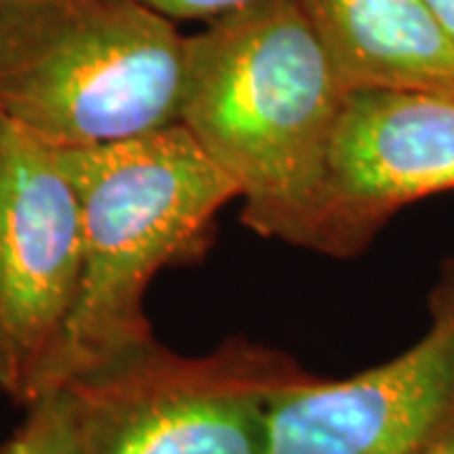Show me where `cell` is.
I'll return each instance as SVG.
<instances>
[{
    "label": "cell",
    "instance_id": "5b68a950",
    "mask_svg": "<svg viewBox=\"0 0 454 454\" xmlns=\"http://www.w3.org/2000/svg\"><path fill=\"white\" fill-rule=\"evenodd\" d=\"M83 215L56 146L0 121V394L31 406L79 301Z\"/></svg>",
    "mask_w": 454,
    "mask_h": 454
},
{
    "label": "cell",
    "instance_id": "3957f363",
    "mask_svg": "<svg viewBox=\"0 0 454 454\" xmlns=\"http://www.w3.org/2000/svg\"><path fill=\"white\" fill-rule=\"evenodd\" d=\"M184 38L131 0H0V121L59 149L172 127Z\"/></svg>",
    "mask_w": 454,
    "mask_h": 454
},
{
    "label": "cell",
    "instance_id": "8992f818",
    "mask_svg": "<svg viewBox=\"0 0 454 454\" xmlns=\"http://www.w3.org/2000/svg\"><path fill=\"white\" fill-rule=\"evenodd\" d=\"M454 424V268L432 325L404 354L351 379L306 373L268 406L265 454H429Z\"/></svg>",
    "mask_w": 454,
    "mask_h": 454
},
{
    "label": "cell",
    "instance_id": "9c48e42d",
    "mask_svg": "<svg viewBox=\"0 0 454 454\" xmlns=\"http://www.w3.org/2000/svg\"><path fill=\"white\" fill-rule=\"evenodd\" d=\"M26 419L5 442L0 454H76L74 404L66 389L46 394L26 406Z\"/></svg>",
    "mask_w": 454,
    "mask_h": 454
},
{
    "label": "cell",
    "instance_id": "52a82bcc",
    "mask_svg": "<svg viewBox=\"0 0 454 454\" xmlns=\"http://www.w3.org/2000/svg\"><path fill=\"white\" fill-rule=\"evenodd\" d=\"M442 192H454V97L348 91L331 154L324 255H356L391 215Z\"/></svg>",
    "mask_w": 454,
    "mask_h": 454
},
{
    "label": "cell",
    "instance_id": "7c38bea8",
    "mask_svg": "<svg viewBox=\"0 0 454 454\" xmlns=\"http://www.w3.org/2000/svg\"><path fill=\"white\" fill-rule=\"evenodd\" d=\"M429 454H454V424L444 432V437L429 450Z\"/></svg>",
    "mask_w": 454,
    "mask_h": 454
},
{
    "label": "cell",
    "instance_id": "8fae6325",
    "mask_svg": "<svg viewBox=\"0 0 454 454\" xmlns=\"http://www.w3.org/2000/svg\"><path fill=\"white\" fill-rule=\"evenodd\" d=\"M427 5L439 16V20L454 33V0H427Z\"/></svg>",
    "mask_w": 454,
    "mask_h": 454
},
{
    "label": "cell",
    "instance_id": "30bf717a",
    "mask_svg": "<svg viewBox=\"0 0 454 454\" xmlns=\"http://www.w3.org/2000/svg\"><path fill=\"white\" fill-rule=\"evenodd\" d=\"M137 5H142L146 11L167 18L172 23L182 20H202L212 23L217 18H225L235 11H243L247 5L258 3V0H131Z\"/></svg>",
    "mask_w": 454,
    "mask_h": 454
},
{
    "label": "cell",
    "instance_id": "7a4b0ae2",
    "mask_svg": "<svg viewBox=\"0 0 454 454\" xmlns=\"http://www.w3.org/2000/svg\"><path fill=\"white\" fill-rule=\"evenodd\" d=\"M59 154L82 200L83 276L49 394L154 340L149 283L200 260L217 212L238 200L232 179L179 121Z\"/></svg>",
    "mask_w": 454,
    "mask_h": 454
},
{
    "label": "cell",
    "instance_id": "ba28073f",
    "mask_svg": "<svg viewBox=\"0 0 454 454\" xmlns=\"http://www.w3.org/2000/svg\"><path fill=\"white\" fill-rule=\"evenodd\" d=\"M339 86L454 97V33L427 0H301Z\"/></svg>",
    "mask_w": 454,
    "mask_h": 454
},
{
    "label": "cell",
    "instance_id": "6da1fadb",
    "mask_svg": "<svg viewBox=\"0 0 454 454\" xmlns=\"http://www.w3.org/2000/svg\"><path fill=\"white\" fill-rule=\"evenodd\" d=\"M343 98L301 0H258L184 38L179 124L262 238L324 253Z\"/></svg>",
    "mask_w": 454,
    "mask_h": 454
},
{
    "label": "cell",
    "instance_id": "277c9868",
    "mask_svg": "<svg viewBox=\"0 0 454 454\" xmlns=\"http://www.w3.org/2000/svg\"><path fill=\"white\" fill-rule=\"evenodd\" d=\"M303 376L243 339L207 356L154 339L66 389L76 454H265L270 399Z\"/></svg>",
    "mask_w": 454,
    "mask_h": 454
}]
</instances>
